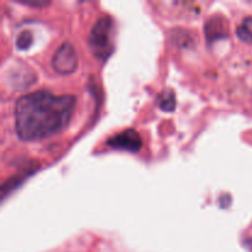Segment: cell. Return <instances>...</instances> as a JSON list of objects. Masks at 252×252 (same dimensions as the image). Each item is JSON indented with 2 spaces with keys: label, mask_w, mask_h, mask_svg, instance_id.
Returning <instances> with one entry per match:
<instances>
[{
  "label": "cell",
  "mask_w": 252,
  "mask_h": 252,
  "mask_svg": "<svg viewBox=\"0 0 252 252\" xmlns=\"http://www.w3.org/2000/svg\"><path fill=\"white\" fill-rule=\"evenodd\" d=\"M75 105L73 95H54L46 90L24 95L15 107L16 134L25 142L58 134L70 123Z\"/></svg>",
  "instance_id": "obj_1"
},
{
  "label": "cell",
  "mask_w": 252,
  "mask_h": 252,
  "mask_svg": "<svg viewBox=\"0 0 252 252\" xmlns=\"http://www.w3.org/2000/svg\"><path fill=\"white\" fill-rule=\"evenodd\" d=\"M89 48L98 61H106L113 52V21L103 16L97 20L89 34Z\"/></svg>",
  "instance_id": "obj_2"
},
{
  "label": "cell",
  "mask_w": 252,
  "mask_h": 252,
  "mask_svg": "<svg viewBox=\"0 0 252 252\" xmlns=\"http://www.w3.org/2000/svg\"><path fill=\"white\" fill-rule=\"evenodd\" d=\"M79 57L76 53L75 48L71 43L65 42L62 44L57 52L54 53L53 59H52V66L54 70L62 75H69L74 73L78 68Z\"/></svg>",
  "instance_id": "obj_3"
},
{
  "label": "cell",
  "mask_w": 252,
  "mask_h": 252,
  "mask_svg": "<svg viewBox=\"0 0 252 252\" xmlns=\"http://www.w3.org/2000/svg\"><path fill=\"white\" fill-rule=\"evenodd\" d=\"M107 145L112 149L135 153L142 148L143 140L135 129H126L113 135L107 140Z\"/></svg>",
  "instance_id": "obj_4"
},
{
  "label": "cell",
  "mask_w": 252,
  "mask_h": 252,
  "mask_svg": "<svg viewBox=\"0 0 252 252\" xmlns=\"http://www.w3.org/2000/svg\"><path fill=\"white\" fill-rule=\"evenodd\" d=\"M236 34L241 41L246 43H252V16L243 20L240 26L236 30Z\"/></svg>",
  "instance_id": "obj_5"
},
{
  "label": "cell",
  "mask_w": 252,
  "mask_h": 252,
  "mask_svg": "<svg viewBox=\"0 0 252 252\" xmlns=\"http://www.w3.org/2000/svg\"><path fill=\"white\" fill-rule=\"evenodd\" d=\"M159 106L162 111H166V112L174 110L176 106V101H175V95L171 90L164 91L159 96Z\"/></svg>",
  "instance_id": "obj_6"
},
{
  "label": "cell",
  "mask_w": 252,
  "mask_h": 252,
  "mask_svg": "<svg viewBox=\"0 0 252 252\" xmlns=\"http://www.w3.org/2000/svg\"><path fill=\"white\" fill-rule=\"evenodd\" d=\"M32 42H33V36L30 31H24L17 36L16 46L17 48L21 49V51H25V49H29L31 47Z\"/></svg>",
  "instance_id": "obj_7"
},
{
  "label": "cell",
  "mask_w": 252,
  "mask_h": 252,
  "mask_svg": "<svg viewBox=\"0 0 252 252\" xmlns=\"http://www.w3.org/2000/svg\"><path fill=\"white\" fill-rule=\"evenodd\" d=\"M20 4H24V5H29V6H33V7H43L49 5V1H20Z\"/></svg>",
  "instance_id": "obj_8"
},
{
  "label": "cell",
  "mask_w": 252,
  "mask_h": 252,
  "mask_svg": "<svg viewBox=\"0 0 252 252\" xmlns=\"http://www.w3.org/2000/svg\"><path fill=\"white\" fill-rule=\"evenodd\" d=\"M251 246H252V241H251Z\"/></svg>",
  "instance_id": "obj_9"
}]
</instances>
